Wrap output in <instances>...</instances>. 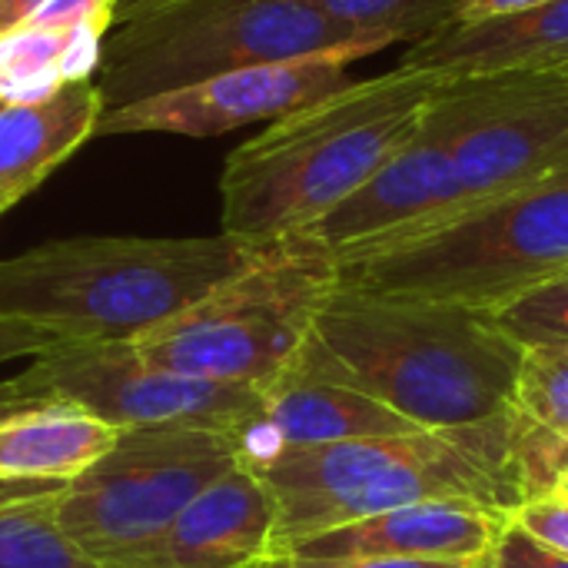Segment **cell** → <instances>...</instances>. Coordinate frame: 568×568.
<instances>
[{
	"label": "cell",
	"mask_w": 568,
	"mask_h": 568,
	"mask_svg": "<svg viewBox=\"0 0 568 568\" xmlns=\"http://www.w3.org/2000/svg\"><path fill=\"white\" fill-rule=\"evenodd\" d=\"M253 568H486V559H310L266 556Z\"/></svg>",
	"instance_id": "cell-27"
},
{
	"label": "cell",
	"mask_w": 568,
	"mask_h": 568,
	"mask_svg": "<svg viewBox=\"0 0 568 568\" xmlns=\"http://www.w3.org/2000/svg\"><path fill=\"white\" fill-rule=\"evenodd\" d=\"M386 47L389 37L353 30L310 0H173L110 27L93 83L103 110H116L243 67Z\"/></svg>",
	"instance_id": "cell-6"
},
{
	"label": "cell",
	"mask_w": 568,
	"mask_h": 568,
	"mask_svg": "<svg viewBox=\"0 0 568 568\" xmlns=\"http://www.w3.org/2000/svg\"><path fill=\"white\" fill-rule=\"evenodd\" d=\"M456 130V83L443 80L423 120L396 153L353 196L310 226L303 240L316 243L333 256V263H339L393 246L456 216L463 210L453 170Z\"/></svg>",
	"instance_id": "cell-11"
},
{
	"label": "cell",
	"mask_w": 568,
	"mask_h": 568,
	"mask_svg": "<svg viewBox=\"0 0 568 568\" xmlns=\"http://www.w3.org/2000/svg\"><path fill=\"white\" fill-rule=\"evenodd\" d=\"M509 519L469 503L389 509L300 542L310 559H486Z\"/></svg>",
	"instance_id": "cell-16"
},
{
	"label": "cell",
	"mask_w": 568,
	"mask_h": 568,
	"mask_svg": "<svg viewBox=\"0 0 568 568\" xmlns=\"http://www.w3.org/2000/svg\"><path fill=\"white\" fill-rule=\"evenodd\" d=\"M33 403H43V399H27L13 389V383H0V416L3 413H13V409H23V406H33Z\"/></svg>",
	"instance_id": "cell-32"
},
{
	"label": "cell",
	"mask_w": 568,
	"mask_h": 568,
	"mask_svg": "<svg viewBox=\"0 0 568 568\" xmlns=\"http://www.w3.org/2000/svg\"><path fill=\"white\" fill-rule=\"evenodd\" d=\"M513 409L532 429L559 443H568V346L523 349ZM559 473V469H556Z\"/></svg>",
	"instance_id": "cell-22"
},
{
	"label": "cell",
	"mask_w": 568,
	"mask_h": 568,
	"mask_svg": "<svg viewBox=\"0 0 568 568\" xmlns=\"http://www.w3.org/2000/svg\"><path fill=\"white\" fill-rule=\"evenodd\" d=\"M53 483H0V568H100L57 526Z\"/></svg>",
	"instance_id": "cell-20"
},
{
	"label": "cell",
	"mask_w": 568,
	"mask_h": 568,
	"mask_svg": "<svg viewBox=\"0 0 568 568\" xmlns=\"http://www.w3.org/2000/svg\"><path fill=\"white\" fill-rule=\"evenodd\" d=\"M266 246L220 236H73L0 260V316L57 343H126L246 270Z\"/></svg>",
	"instance_id": "cell-4"
},
{
	"label": "cell",
	"mask_w": 568,
	"mask_h": 568,
	"mask_svg": "<svg viewBox=\"0 0 568 568\" xmlns=\"http://www.w3.org/2000/svg\"><path fill=\"white\" fill-rule=\"evenodd\" d=\"M552 493H559L562 499H568V469H566V473H562V476H559V479H556Z\"/></svg>",
	"instance_id": "cell-34"
},
{
	"label": "cell",
	"mask_w": 568,
	"mask_h": 568,
	"mask_svg": "<svg viewBox=\"0 0 568 568\" xmlns=\"http://www.w3.org/2000/svg\"><path fill=\"white\" fill-rule=\"evenodd\" d=\"M10 383L27 399L73 403L116 429H210L240 446L263 409L260 389L156 369L130 343H53Z\"/></svg>",
	"instance_id": "cell-9"
},
{
	"label": "cell",
	"mask_w": 568,
	"mask_h": 568,
	"mask_svg": "<svg viewBox=\"0 0 568 568\" xmlns=\"http://www.w3.org/2000/svg\"><path fill=\"white\" fill-rule=\"evenodd\" d=\"M333 286V256L293 236L126 343L156 369L263 393L303 353Z\"/></svg>",
	"instance_id": "cell-7"
},
{
	"label": "cell",
	"mask_w": 568,
	"mask_h": 568,
	"mask_svg": "<svg viewBox=\"0 0 568 568\" xmlns=\"http://www.w3.org/2000/svg\"><path fill=\"white\" fill-rule=\"evenodd\" d=\"M556 70H568V60H566V63H562V67H556Z\"/></svg>",
	"instance_id": "cell-35"
},
{
	"label": "cell",
	"mask_w": 568,
	"mask_h": 568,
	"mask_svg": "<svg viewBox=\"0 0 568 568\" xmlns=\"http://www.w3.org/2000/svg\"><path fill=\"white\" fill-rule=\"evenodd\" d=\"M100 116L103 97L93 80L63 83L33 103H0V216L97 136Z\"/></svg>",
	"instance_id": "cell-17"
},
{
	"label": "cell",
	"mask_w": 568,
	"mask_h": 568,
	"mask_svg": "<svg viewBox=\"0 0 568 568\" xmlns=\"http://www.w3.org/2000/svg\"><path fill=\"white\" fill-rule=\"evenodd\" d=\"M173 0H116V20L113 23H123V20H136L150 10H160Z\"/></svg>",
	"instance_id": "cell-31"
},
{
	"label": "cell",
	"mask_w": 568,
	"mask_h": 568,
	"mask_svg": "<svg viewBox=\"0 0 568 568\" xmlns=\"http://www.w3.org/2000/svg\"><path fill=\"white\" fill-rule=\"evenodd\" d=\"M326 17L393 43H419L459 17V0H310Z\"/></svg>",
	"instance_id": "cell-21"
},
{
	"label": "cell",
	"mask_w": 568,
	"mask_h": 568,
	"mask_svg": "<svg viewBox=\"0 0 568 568\" xmlns=\"http://www.w3.org/2000/svg\"><path fill=\"white\" fill-rule=\"evenodd\" d=\"M120 429L93 413L43 399L0 416V483L67 486L116 446Z\"/></svg>",
	"instance_id": "cell-18"
},
{
	"label": "cell",
	"mask_w": 568,
	"mask_h": 568,
	"mask_svg": "<svg viewBox=\"0 0 568 568\" xmlns=\"http://www.w3.org/2000/svg\"><path fill=\"white\" fill-rule=\"evenodd\" d=\"M276 506L250 466L210 483L156 539L103 568H253L270 556Z\"/></svg>",
	"instance_id": "cell-14"
},
{
	"label": "cell",
	"mask_w": 568,
	"mask_h": 568,
	"mask_svg": "<svg viewBox=\"0 0 568 568\" xmlns=\"http://www.w3.org/2000/svg\"><path fill=\"white\" fill-rule=\"evenodd\" d=\"M243 466L263 479L276 506L270 556L403 506L469 503L513 519L542 496L532 436L516 409L456 429L290 446Z\"/></svg>",
	"instance_id": "cell-1"
},
{
	"label": "cell",
	"mask_w": 568,
	"mask_h": 568,
	"mask_svg": "<svg viewBox=\"0 0 568 568\" xmlns=\"http://www.w3.org/2000/svg\"><path fill=\"white\" fill-rule=\"evenodd\" d=\"M453 83L459 103L453 170L463 210L568 170V70Z\"/></svg>",
	"instance_id": "cell-10"
},
{
	"label": "cell",
	"mask_w": 568,
	"mask_h": 568,
	"mask_svg": "<svg viewBox=\"0 0 568 568\" xmlns=\"http://www.w3.org/2000/svg\"><path fill=\"white\" fill-rule=\"evenodd\" d=\"M260 396L263 409L253 433L240 446V463L290 446H326L346 439L399 436L416 429L386 403L336 376L313 336L306 339L293 366Z\"/></svg>",
	"instance_id": "cell-13"
},
{
	"label": "cell",
	"mask_w": 568,
	"mask_h": 568,
	"mask_svg": "<svg viewBox=\"0 0 568 568\" xmlns=\"http://www.w3.org/2000/svg\"><path fill=\"white\" fill-rule=\"evenodd\" d=\"M40 3H47V0H0V33H7L17 23H23Z\"/></svg>",
	"instance_id": "cell-30"
},
{
	"label": "cell",
	"mask_w": 568,
	"mask_h": 568,
	"mask_svg": "<svg viewBox=\"0 0 568 568\" xmlns=\"http://www.w3.org/2000/svg\"><path fill=\"white\" fill-rule=\"evenodd\" d=\"M513 523L519 529H526L532 539L559 549L568 556V499H562L559 493H542L536 499H529L516 516Z\"/></svg>",
	"instance_id": "cell-26"
},
{
	"label": "cell",
	"mask_w": 568,
	"mask_h": 568,
	"mask_svg": "<svg viewBox=\"0 0 568 568\" xmlns=\"http://www.w3.org/2000/svg\"><path fill=\"white\" fill-rule=\"evenodd\" d=\"M240 466V443L210 429H120L116 446L60 486L53 516L97 566L156 539L210 483Z\"/></svg>",
	"instance_id": "cell-8"
},
{
	"label": "cell",
	"mask_w": 568,
	"mask_h": 568,
	"mask_svg": "<svg viewBox=\"0 0 568 568\" xmlns=\"http://www.w3.org/2000/svg\"><path fill=\"white\" fill-rule=\"evenodd\" d=\"M556 469H559V476L568 469V443L559 449V456H556ZM559 476H556V479H559Z\"/></svg>",
	"instance_id": "cell-33"
},
{
	"label": "cell",
	"mask_w": 568,
	"mask_h": 568,
	"mask_svg": "<svg viewBox=\"0 0 568 568\" xmlns=\"http://www.w3.org/2000/svg\"><path fill=\"white\" fill-rule=\"evenodd\" d=\"M496 326L519 346H568V270L493 310Z\"/></svg>",
	"instance_id": "cell-23"
},
{
	"label": "cell",
	"mask_w": 568,
	"mask_h": 568,
	"mask_svg": "<svg viewBox=\"0 0 568 568\" xmlns=\"http://www.w3.org/2000/svg\"><path fill=\"white\" fill-rule=\"evenodd\" d=\"M106 33L100 27L47 30L33 23L0 33V103H33L63 83L93 80Z\"/></svg>",
	"instance_id": "cell-19"
},
{
	"label": "cell",
	"mask_w": 568,
	"mask_h": 568,
	"mask_svg": "<svg viewBox=\"0 0 568 568\" xmlns=\"http://www.w3.org/2000/svg\"><path fill=\"white\" fill-rule=\"evenodd\" d=\"M439 83L396 67L273 120L226 156L223 233L250 246L303 236L396 153Z\"/></svg>",
	"instance_id": "cell-2"
},
{
	"label": "cell",
	"mask_w": 568,
	"mask_h": 568,
	"mask_svg": "<svg viewBox=\"0 0 568 568\" xmlns=\"http://www.w3.org/2000/svg\"><path fill=\"white\" fill-rule=\"evenodd\" d=\"M313 339L349 386L416 429H456L513 409L523 349L489 310L333 286Z\"/></svg>",
	"instance_id": "cell-3"
},
{
	"label": "cell",
	"mask_w": 568,
	"mask_h": 568,
	"mask_svg": "<svg viewBox=\"0 0 568 568\" xmlns=\"http://www.w3.org/2000/svg\"><path fill=\"white\" fill-rule=\"evenodd\" d=\"M568 60V0H549L483 20H456L446 30L409 43L399 67L469 80L519 70H556Z\"/></svg>",
	"instance_id": "cell-15"
},
{
	"label": "cell",
	"mask_w": 568,
	"mask_h": 568,
	"mask_svg": "<svg viewBox=\"0 0 568 568\" xmlns=\"http://www.w3.org/2000/svg\"><path fill=\"white\" fill-rule=\"evenodd\" d=\"M486 568H568V556L532 539L509 519L486 556Z\"/></svg>",
	"instance_id": "cell-24"
},
{
	"label": "cell",
	"mask_w": 568,
	"mask_h": 568,
	"mask_svg": "<svg viewBox=\"0 0 568 568\" xmlns=\"http://www.w3.org/2000/svg\"><path fill=\"white\" fill-rule=\"evenodd\" d=\"M568 270V170L336 263V286L499 310Z\"/></svg>",
	"instance_id": "cell-5"
},
{
	"label": "cell",
	"mask_w": 568,
	"mask_h": 568,
	"mask_svg": "<svg viewBox=\"0 0 568 568\" xmlns=\"http://www.w3.org/2000/svg\"><path fill=\"white\" fill-rule=\"evenodd\" d=\"M536 3H549V0H459V17L456 20H483V17L513 13V10L536 7Z\"/></svg>",
	"instance_id": "cell-29"
},
{
	"label": "cell",
	"mask_w": 568,
	"mask_h": 568,
	"mask_svg": "<svg viewBox=\"0 0 568 568\" xmlns=\"http://www.w3.org/2000/svg\"><path fill=\"white\" fill-rule=\"evenodd\" d=\"M363 50H329L300 60L243 67L186 90L150 97L130 106L103 110L97 133H170V136H223L256 120H280L320 97L353 83L349 67Z\"/></svg>",
	"instance_id": "cell-12"
},
{
	"label": "cell",
	"mask_w": 568,
	"mask_h": 568,
	"mask_svg": "<svg viewBox=\"0 0 568 568\" xmlns=\"http://www.w3.org/2000/svg\"><path fill=\"white\" fill-rule=\"evenodd\" d=\"M113 20H116V0H47L23 23L47 27V30H77V27L110 30Z\"/></svg>",
	"instance_id": "cell-25"
},
{
	"label": "cell",
	"mask_w": 568,
	"mask_h": 568,
	"mask_svg": "<svg viewBox=\"0 0 568 568\" xmlns=\"http://www.w3.org/2000/svg\"><path fill=\"white\" fill-rule=\"evenodd\" d=\"M57 339L30 323H20V320H10V316H0V366L10 363V359H20V356H40L53 346Z\"/></svg>",
	"instance_id": "cell-28"
}]
</instances>
